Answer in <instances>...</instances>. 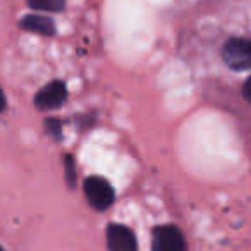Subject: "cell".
I'll use <instances>...</instances> for the list:
<instances>
[{
	"instance_id": "cell-1",
	"label": "cell",
	"mask_w": 251,
	"mask_h": 251,
	"mask_svg": "<svg viewBox=\"0 0 251 251\" xmlns=\"http://www.w3.org/2000/svg\"><path fill=\"white\" fill-rule=\"evenodd\" d=\"M224 62L234 71L251 69V40L230 38L222 49Z\"/></svg>"
},
{
	"instance_id": "cell-2",
	"label": "cell",
	"mask_w": 251,
	"mask_h": 251,
	"mask_svg": "<svg viewBox=\"0 0 251 251\" xmlns=\"http://www.w3.org/2000/svg\"><path fill=\"white\" fill-rule=\"evenodd\" d=\"M84 195L95 210H107L115 198L110 182L98 176H91L84 181Z\"/></svg>"
},
{
	"instance_id": "cell-3",
	"label": "cell",
	"mask_w": 251,
	"mask_h": 251,
	"mask_svg": "<svg viewBox=\"0 0 251 251\" xmlns=\"http://www.w3.org/2000/svg\"><path fill=\"white\" fill-rule=\"evenodd\" d=\"M151 251H188V246L176 226H158L151 234Z\"/></svg>"
},
{
	"instance_id": "cell-4",
	"label": "cell",
	"mask_w": 251,
	"mask_h": 251,
	"mask_svg": "<svg viewBox=\"0 0 251 251\" xmlns=\"http://www.w3.org/2000/svg\"><path fill=\"white\" fill-rule=\"evenodd\" d=\"M107 246L108 251H138L136 236L122 224H110L107 227Z\"/></svg>"
},
{
	"instance_id": "cell-5",
	"label": "cell",
	"mask_w": 251,
	"mask_h": 251,
	"mask_svg": "<svg viewBox=\"0 0 251 251\" xmlns=\"http://www.w3.org/2000/svg\"><path fill=\"white\" fill-rule=\"evenodd\" d=\"M66 98H67L66 84L62 81H52V83L43 86L36 93L35 105L40 110H53V108H59L66 101Z\"/></svg>"
},
{
	"instance_id": "cell-6",
	"label": "cell",
	"mask_w": 251,
	"mask_h": 251,
	"mask_svg": "<svg viewBox=\"0 0 251 251\" xmlns=\"http://www.w3.org/2000/svg\"><path fill=\"white\" fill-rule=\"evenodd\" d=\"M21 28L26 31L40 33V35L52 36L55 35V25L50 18H45L43 14H28L21 19Z\"/></svg>"
},
{
	"instance_id": "cell-7",
	"label": "cell",
	"mask_w": 251,
	"mask_h": 251,
	"mask_svg": "<svg viewBox=\"0 0 251 251\" xmlns=\"http://www.w3.org/2000/svg\"><path fill=\"white\" fill-rule=\"evenodd\" d=\"M28 5L42 12H60L66 7L64 0H28Z\"/></svg>"
},
{
	"instance_id": "cell-8",
	"label": "cell",
	"mask_w": 251,
	"mask_h": 251,
	"mask_svg": "<svg viewBox=\"0 0 251 251\" xmlns=\"http://www.w3.org/2000/svg\"><path fill=\"white\" fill-rule=\"evenodd\" d=\"M66 177H67V184L71 188H74V184H76V171H74V160L71 157L66 158Z\"/></svg>"
},
{
	"instance_id": "cell-9",
	"label": "cell",
	"mask_w": 251,
	"mask_h": 251,
	"mask_svg": "<svg viewBox=\"0 0 251 251\" xmlns=\"http://www.w3.org/2000/svg\"><path fill=\"white\" fill-rule=\"evenodd\" d=\"M47 126H49V129H52V133H53V136L55 138H60V124H59V121H47Z\"/></svg>"
},
{
	"instance_id": "cell-10",
	"label": "cell",
	"mask_w": 251,
	"mask_h": 251,
	"mask_svg": "<svg viewBox=\"0 0 251 251\" xmlns=\"http://www.w3.org/2000/svg\"><path fill=\"white\" fill-rule=\"evenodd\" d=\"M243 95H244V98H246V100L251 103V76L248 77L246 83H244V86H243Z\"/></svg>"
},
{
	"instance_id": "cell-11",
	"label": "cell",
	"mask_w": 251,
	"mask_h": 251,
	"mask_svg": "<svg viewBox=\"0 0 251 251\" xmlns=\"http://www.w3.org/2000/svg\"><path fill=\"white\" fill-rule=\"evenodd\" d=\"M5 95H4V91H2V88H0V112H4L5 110Z\"/></svg>"
},
{
	"instance_id": "cell-12",
	"label": "cell",
	"mask_w": 251,
	"mask_h": 251,
	"mask_svg": "<svg viewBox=\"0 0 251 251\" xmlns=\"http://www.w3.org/2000/svg\"><path fill=\"white\" fill-rule=\"evenodd\" d=\"M0 251H5V250H4V248H2V246H0Z\"/></svg>"
}]
</instances>
